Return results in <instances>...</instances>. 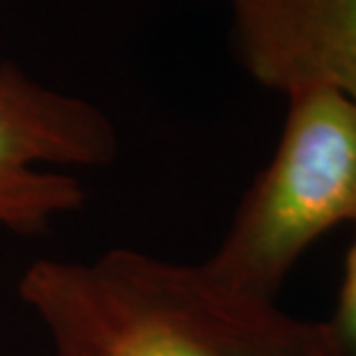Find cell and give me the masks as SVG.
<instances>
[{
	"label": "cell",
	"instance_id": "cell-1",
	"mask_svg": "<svg viewBox=\"0 0 356 356\" xmlns=\"http://www.w3.org/2000/svg\"><path fill=\"white\" fill-rule=\"evenodd\" d=\"M17 290L49 356H336L324 322L234 292L202 262L136 248L40 257Z\"/></svg>",
	"mask_w": 356,
	"mask_h": 356
},
{
	"label": "cell",
	"instance_id": "cell-2",
	"mask_svg": "<svg viewBox=\"0 0 356 356\" xmlns=\"http://www.w3.org/2000/svg\"><path fill=\"white\" fill-rule=\"evenodd\" d=\"M340 223L356 225V102L299 90L274 156L202 264L230 290L276 301L299 257Z\"/></svg>",
	"mask_w": 356,
	"mask_h": 356
},
{
	"label": "cell",
	"instance_id": "cell-3",
	"mask_svg": "<svg viewBox=\"0 0 356 356\" xmlns=\"http://www.w3.org/2000/svg\"><path fill=\"white\" fill-rule=\"evenodd\" d=\"M115 154L118 131L108 113L0 60V228L49 230L86 202V186L51 165L97 168Z\"/></svg>",
	"mask_w": 356,
	"mask_h": 356
},
{
	"label": "cell",
	"instance_id": "cell-4",
	"mask_svg": "<svg viewBox=\"0 0 356 356\" xmlns=\"http://www.w3.org/2000/svg\"><path fill=\"white\" fill-rule=\"evenodd\" d=\"M237 63L283 92L322 88L356 102V0H228Z\"/></svg>",
	"mask_w": 356,
	"mask_h": 356
},
{
	"label": "cell",
	"instance_id": "cell-5",
	"mask_svg": "<svg viewBox=\"0 0 356 356\" xmlns=\"http://www.w3.org/2000/svg\"><path fill=\"white\" fill-rule=\"evenodd\" d=\"M329 343L336 356H356V225L354 241L345 257V274L340 285L338 304L331 320L324 322Z\"/></svg>",
	"mask_w": 356,
	"mask_h": 356
}]
</instances>
